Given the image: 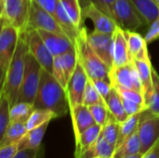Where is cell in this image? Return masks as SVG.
Here are the masks:
<instances>
[{"instance_id": "1", "label": "cell", "mask_w": 159, "mask_h": 158, "mask_svg": "<svg viewBox=\"0 0 159 158\" xmlns=\"http://www.w3.org/2000/svg\"><path fill=\"white\" fill-rule=\"evenodd\" d=\"M34 109L51 111L56 118L62 117L70 112L66 89L55 79L53 74L42 68L38 91L34 102Z\"/></svg>"}, {"instance_id": "2", "label": "cell", "mask_w": 159, "mask_h": 158, "mask_svg": "<svg viewBox=\"0 0 159 158\" xmlns=\"http://www.w3.org/2000/svg\"><path fill=\"white\" fill-rule=\"evenodd\" d=\"M29 52L27 32H20L18 46L12 61L1 84V94H4L13 106L18 102L19 92L25 72V60Z\"/></svg>"}, {"instance_id": "3", "label": "cell", "mask_w": 159, "mask_h": 158, "mask_svg": "<svg viewBox=\"0 0 159 158\" xmlns=\"http://www.w3.org/2000/svg\"><path fill=\"white\" fill-rule=\"evenodd\" d=\"M88 34L89 33L87 32V29L81 26L79 34L75 42L78 61L86 70L89 78L103 79L111 82L110 68L102 61L90 47L88 40Z\"/></svg>"}, {"instance_id": "4", "label": "cell", "mask_w": 159, "mask_h": 158, "mask_svg": "<svg viewBox=\"0 0 159 158\" xmlns=\"http://www.w3.org/2000/svg\"><path fill=\"white\" fill-rule=\"evenodd\" d=\"M33 0H0L1 25L9 24L26 32Z\"/></svg>"}, {"instance_id": "5", "label": "cell", "mask_w": 159, "mask_h": 158, "mask_svg": "<svg viewBox=\"0 0 159 158\" xmlns=\"http://www.w3.org/2000/svg\"><path fill=\"white\" fill-rule=\"evenodd\" d=\"M41 71V64L30 52H28L25 60V72L17 102H24L34 104L39 88Z\"/></svg>"}, {"instance_id": "6", "label": "cell", "mask_w": 159, "mask_h": 158, "mask_svg": "<svg viewBox=\"0 0 159 158\" xmlns=\"http://www.w3.org/2000/svg\"><path fill=\"white\" fill-rule=\"evenodd\" d=\"M20 31L9 24L1 25L0 33V77L3 83L14 57Z\"/></svg>"}, {"instance_id": "7", "label": "cell", "mask_w": 159, "mask_h": 158, "mask_svg": "<svg viewBox=\"0 0 159 158\" xmlns=\"http://www.w3.org/2000/svg\"><path fill=\"white\" fill-rule=\"evenodd\" d=\"M113 19L117 26L127 31H136L145 23L130 0H116Z\"/></svg>"}, {"instance_id": "8", "label": "cell", "mask_w": 159, "mask_h": 158, "mask_svg": "<svg viewBox=\"0 0 159 158\" xmlns=\"http://www.w3.org/2000/svg\"><path fill=\"white\" fill-rule=\"evenodd\" d=\"M138 133L142 142V154H145L159 141V115L148 109L141 114Z\"/></svg>"}, {"instance_id": "9", "label": "cell", "mask_w": 159, "mask_h": 158, "mask_svg": "<svg viewBox=\"0 0 159 158\" xmlns=\"http://www.w3.org/2000/svg\"><path fill=\"white\" fill-rule=\"evenodd\" d=\"M28 30H44L66 35L56 19L34 1H32L31 5L27 31Z\"/></svg>"}, {"instance_id": "10", "label": "cell", "mask_w": 159, "mask_h": 158, "mask_svg": "<svg viewBox=\"0 0 159 158\" xmlns=\"http://www.w3.org/2000/svg\"><path fill=\"white\" fill-rule=\"evenodd\" d=\"M26 32L28 34L29 52L37 60L42 68L52 74L54 56L49 51L37 30H28Z\"/></svg>"}, {"instance_id": "11", "label": "cell", "mask_w": 159, "mask_h": 158, "mask_svg": "<svg viewBox=\"0 0 159 158\" xmlns=\"http://www.w3.org/2000/svg\"><path fill=\"white\" fill-rule=\"evenodd\" d=\"M88 40L95 53L111 70L114 63V34L93 31L88 34Z\"/></svg>"}, {"instance_id": "12", "label": "cell", "mask_w": 159, "mask_h": 158, "mask_svg": "<svg viewBox=\"0 0 159 158\" xmlns=\"http://www.w3.org/2000/svg\"><path fill=\"white\" fill-rule=\"evenodd\" d=\"M88 80L89 75L84 67L82 66L81 62L78 61L75 70L72 77L70 78L66 88L70 110L78 104H83L84 93Z\"/></svg>"}, {"instance_id": "13", "label": "cell", "mask_w": 159, "mask_h": 158, "mask_svg": "<svg viewBox=\"0 0 159 158\" xmlns=\"http://www.w3.org/2000/svg\"><path fill=\"white\" fill-rule=\"evenodd\" d=\"M82 15L83 18H88L92 21L94 31L114 34L117 28V24L112 17L90 2L82 7Z\"/></svg>"}, {"instance_id": "14", "label": "cell", "mask_w": 159, "mask_h": 158, "mask_svg": "<svg viewBox=\"0 0 159 158\" xmlns=\"http://www.w3.org/2000/svg\"><path fill=\"white\" fill-rule=\"evenodd\" d=\"M40 34L41 37L43 38L45 44L48 47L51 54L56 56H61L67 52L68 50L75 47V44L72 40L64 34H59L44 30H37Z\"/></svg>"}, {"instance_id": "15", "label": "cell", "mask_w": 159, "mask_h": 158, "mask_svg": "<svg viewBox=\"0 0 159 158\" xmlns=\"http://www.w3.org/2000/svg\"><path fill=\"white\" fill-rule=\"evenodd\" d=\"M75 139H76L85 130L96 124L92 114L89 108L84 104H78L70 110Z\"/></svg>"}, {"instance_id": "16", "label": "cell", "mask_w": 159, "mask_h": 158, "mask_svg": "<svg viewBox=\"0 0 159 158\" xmlns=\"http://www.w3.org/2000/svg\"><path fill=\"white\" fill-rule=\"evenodd\" d=\"M137 71L139 73V76L141 79V83L143 86V95L144 98V102L147 107V104L151 99V96L154 91V83H153V66L149 60H133Z\"/></svg>"}, {"instance_id": "17", "label": "cell", "mask_w": 159, "mask_h": 158, "mask_svg": "<svg viewBox=\"0 0 159 158\" xmlns=\"http://www.w3.org/2000/svg\"><path fill=\"white\" fill-rule=\"evenodd\" d=\"M129 48V61L133 60H149V52L147 48V42L142 34L135 31L124 30Z\"/></svg>"}, {"instance_id": "18", "label": "cell", "mask_w": 159, "mask_h": 158, "mask_svg": "<svg viewBox=\"0 0 159 158\" xmlns=\"http://www.w3.org/2000/svg\"><path fill=\"white\" fill-rule=\"evenodd\" d=\"M129 61L128 42L125 32L119 26H117L114 34V63L113 67H119L125 65ZM112 67V68H113Z\"/></svg>"}, {"instance_id": "19", "label": "cell", "mask_w": 159, "mask_h": 158, "mask_svg": "<svg viewBox=\"0 0 159 158\" xmlns=\"http://www.w3.org/2000/svg\"><path fill=\"white\" fill-rule=\"evenodd\" d=\"M102 127L95 124L87 130H85L82 134H80L75 141V158H80V156L97 141L99 136L101 135Z\"/></svg>"}, {"instance_id": "20", "label": "cell", "mask_w": 159, "mask_h": 158, "mask_svg": "<svg viewBox=\"0 0 159 158\" xmlns=\"http://www.w3.org/2000/svg\"><path fill=\"white\" fill-rule=\"evenodd\" d=\"M48 123H46L38 128L28 130L25 135L21 138V140L18 142L19 151L25 149H36L42 145V141L46 130L48 129Z\"/></svg>"}, {"instance_id": "21", "label": "cell", "mask_w": 159, "mask_h": 158, "mask_svg": "<svg viewBox=\"0 0 159 158\" xmlns=\"http://www.w3.org/2000/svg\"><path fill=\"white\" fill-rule=\"evenodd\" d=\"M54 18L56 19V20L58 21V23L60 24V26L61 27V29L63 30L65 34L75 44L76 38H77V36L79 34L81 27L78 28V27L75 26V24L73 22V20H71L69 15L66 13L64 7H62V5L61 3V0L59 1V3L57 5V8H56Z\"/></svg>"}, {"instance_id": "22", "label": "cell", "mask_w": 159, "mask_h": 158, "mask_svg": "<svg viewBox=\"0 0 159 158\" xmlns=\"http://www.w3.org/2000/svg\"><path fill=\"white\" fill-rule=\"evenodd\" d=\"M146 24L150 25L159 18V5L157 0H130Z\"/></svg>"}, {"instance_id": "23", "label": "cell", "mask_w": 159, "mask_h": 158, "mask_svg": "<svg viewBox=\"0 0 159 158\" xmlns=\"http://www.w3.org/2000/svg\"><path fill=\"white\" fill-rule=\"evenodd\" d=\"M115 151L116 147L110 144L102 138V135H100L97 141L80 156V158H113Z\"/></svg>"}, {"instance_id": "24", "label": "cell", "mask_w": 159, "mask_h": 158, "mask_svg": "<svg viewBox=\"0 0 159 158\" xmlns=\"http://www.w3.org/2000/svg\"><path fill=\"white\" fill-rule=\"evenodd\" d=\"M131 68H132V61L119 67H113L110 70V79H111L112 86L114 87L117 85V86L132 88Z\"/></svg>"}, {"instance_id": "25", "label": "cell", "mask_w": 159, "mask_h": 158, "mask_svg": "<svg viewBox=\"0 0 159 158\" xmlns=\"http://www.w3.org/2000/svg\"><path fill=\"white\" fill-rule=\"evenodd\" d=\"M28 131L26 122H11L4 136L0 139V147L18 143Z\"/></svg>"}, {"instance_id": "26", "label": "cell", "mask_w": 159, "mask_h": 158, "mask_svg": "<svg viewBox=\"0 0 159 158\" xmlns=\"http://www.w3.org/2000/svg\"><path fill=\"white\" fill-rule=\"evenodd\" d=\"M139 153H142V142L139 133L136 131L132 136H130L126 142H124L116 149L113 158H123Z\"/></svg>"}, {"instance_id": "27", "label": "cell", "mask_w": 159, "mask_h": 158, "mask_svg": "<svg viewBox=\"0 0 159 158\" xmlns=\"http://www.w3.org/2000/svg\"><path fill=\"white\" fill-rule=\"evenodd\" d=\"M106 104L110 114L119 122H124L129 116L124 109V105L122 102V99L118 92L113 88L111 93L106 101Z\"/></svg>"}, {"instance_id": "28", "label": "cell", "mask_w": 159, "mask_h": 158, "mask_svg": "<svg viewBox=\"0 0 159 158\" xmlns=\"http://www.w3.org/2000/svg\"><path fill=\"white\" fill-rule=\"evenodd\" d=\"M142 113L130 115L124 122L120 123V131H119V136H118V140L116 143V148L120 146L124 142H126L136 131H138V127H139V122H140V117H141Z\"/></svg>"}, {"instance_id": "29", "label": "cell", "mask_w": 159, "mask_h": 158, "mask_svg": "<svg viewBox=\"0 0 159 158\" xmlns=\"http://www.w3.org/2000/svg\"><path fill=\"white\" fill-rule=\"evenodd\" d=\"M120 131V123L110 114L106 123L102 126L101 135L110 144L116 148V143Z\"/></svg>"}, {"instance_id": "30", "label": "cell", "mask_w": 159, "mask_h": 158, "mask_svg": "<svg viewBox=\"0 0 159 158\" xmlns=\"http://www.w3.org/2000/svg\"><path fill=\"white\" fill-rule=\"evenodd\" d=\"M34 110V104L24 102H16L10 108V119L11 122H27L33 111Z\"/></svg>"}, {"instance_id": "31", "label": "cell", "mask_w": 159, "mask_h": 158, "mask_svg": "<svg viewBox=\"0 0 159 158\" xmlns=\"http://www.w3.org/2000/svg\"><path fill=\"white\" fill-rule=\"evenodd\" d=\"M61 58V66L64 72V75L66 78L67 83L69 82L70 78L72 77L75 67L77 65L78 62V56H77V51L75 48V46L74 48L68 50L67 52H65L64 54L60 56Z\"/></svg>"}, {"instance_id": "32", "label": "cell", "mask_w": 159, "mask_h": 158, "mask_svg": "<svg viewBox=\"0 0 159 158\" xmlns=\"http://www.w3.org/2000/svg\"><path fill=\"white\" fill-rule=\"evenodd\" d=\"M54 118H56V116L51 111L44 109H34L30 115L28 121L26 122L27 129L30 130L38 128L46 123L50 122Z\"/></svg>"}, {"instance_id": "33", "label": "cell", "mask_w": 159, "mask_h": 158, "mask_svg": "<svg viewBox=\"0 0 159 158\" xmlns=\"http://www.w3.org/2000/svg\"><path fill=\"white\" fill-rule=\"evenodd\" d=\"M61 3L75 26L80 28L83 15L79 0H61Z\"/></svg>"}, {"instance_id": "34", "label": "cell", "mask_w": 159, "mask_h": 158, "mask_svg": "<svg viewBox=\"0 0 159 158\" xmlns=\"http://www.w3.org/2000/svg\"><path fill=\"white\" fill-rule=\"evenodd\" d=\"M10 102L7 98L0 93V139L4 136L7 129L11 123Z\"/></svg>"}, {"instance_id": "35", "label": "cell", "mask_w": 159, "mask_h": 158, "mask_svg": "<svg viewBox=\"0 0 159 158\" xmlns=\"http://www.w3.org/2000/svg\"><path fill=\"white\" fill-rule=\"evenodd\" d=\"M98 103H106V102L100 95V93L97 90V88H95L92 80L90 78H89L87 86H86L85 93H84L83 104L86 106H91V105L98 104Z\"/></svg>"}, {"instance_id": "36", "label": "cell", "mask_w": 159, "mask_h": 158, "mask_svg": "<svg viewBox=\"0 0 159 158\" xmlns=\"http://www.w3.org/2000/svg\"><path fill=\"white\" fill-rule=\"evenodd\" d=\"M153 83H154V91L147 104V109L154 115H159V74L154 67H153Z\"/></svg>"}, {"instance_id": "37", "label": "cell", "mask_w": 159, "mask_h": 158, "mask_svg": "<svg viewBox=\"0 0 159 158\" xmlns=\"http://www.w3.org/2000/svg\"><path fill=\"white\" fill-rule=\"evenodd\" d=\"M92 116L96 122V124L100 125V126H103L110 115V112L108 110L107 104L106 103H98V104H94L91 106H89Z\"/></svg>"}, {"instance_id": "38", "label": "cell", "mask_w": 159, "mask_h": 158, "mask_svg": "<svg viewBox=\"0 0 159 158\" xmlns=\"http://www.w3.org/2000/svg\"><path fill=\"white\" fill-rule=\"evenodd\" d=\"M117 92L118 94L122 97V98H125L127 100H129V101H132V102H135L139 104H142V105H145V102H144V98H143V93L135 90V89H132V88H125V87H121V86H114L113 87Z\"/></svg>"}, {"instance_id": "39", "label": "cell", "mask_w": 159, "mask_h": 158, "mask_svg": "<svg viewBox=\"0 0 159 158\" xmlns=\"http://www.w3.org/2000/svg\"><path fill=\"white\" fill-rule=\"evenodd\" d=\"M53 76L55 77V79L66 89L67 88V81L64 75V72L61 66V58L60 56H56L54 57V63H53V72H52Z\"/></svg>"}, {"instance_id": "40", "label": "cell", "mask_w": 159, "mask_h": 158, "mask_svg": "<svg viewBox=\"0 0 159 158\" xmlns=\"http://www.w3.org/2000/svg\"><path fill=\"white\" fill-rule=\"evenodd\" d=\"M91 80H92L95 88L99 91L100 95L102 96V98L106 102V101H107V99L111 93V90L113 88L111 82H108L106 80H103V79H91Z\"/></svg>"}, {"instance_id": "41", "label": "cell", "mask_w": 159, "mask_h": 158, "mask_svg": "<svg viewBox=\"0 0 159 158\" xmlns=\"http://www.w3.org/2000/svg\"><path fill=\"white\" fill-rule=\"evenodd\" d=\"M45 146L41 145L36 149H25L19 151L13 158H45Z\"/></svg>"}, {"instance_id": "42", "label": "cell", "mask_w": 159, "mask_h": 158, "mask_svg": "<svg viewBox=\"0 0 159 158\" xmlns=\"http://www.w3.org/2000/svg\"><path fill=\"white\" fill-rule=\"evenodd\" d=\"M121 99H122V102H123V105H124V109H125L128 116H130V115H136V114H140V113H142V112H143L144 110L147 109L146 106L139 104V103H137L135 102L127 100V99L122 98V97H121Z\"/></svg>"}, {"instance_id": "43", "label": "cell", "mask_w": 159, "mask_h": 158, "mask_svg": "<svg viewBox=\"0 0 159 158\" xmlns=\"http://www.w3.org/2000/svg\"><path fill=\"white\" fill-rule=\"evenodd\" d=\"M89 2L94 4L97 7L114 18V8L116 0H89Z\"/></svg>"}, {"instance_id": "44", "label": "cell", "mask_w": 159, "mask_h": 158, "mask_svg": "<svg viewBox=\"0 0 159 158\" xmlns=\"http://www.w3.org/2000/svg\"><path fill=\"white\" fill-rule=\"evenodd\" d=\"M147 44L152 43L155 40L159 39V18H157L156 20H154L151 24L150 27L144 36Z\"/></svg>"}, {"instance_id": "45", "label": "cell", "mask_w": 159, "mask_h": 158, "mask_svg": "<svg viewBox=\"0 0 159 158\" xmlns=\"http://www.w3.org/2000/svg\"><path fill=\"white\" fill-rule=\"evenodd\" d=\"M33 1H34L42 8H44L45 10L49 12L54 17L55 12H56V8H57V5H58L60 0H33Z\"/></svg>"}, {"instance_id": "46", "label": "cell", "mask_w": 159, "mask_h": 158, "mask_svg": "<svg viewBox=\"0 0 159 158\" xmlns=\"http://www.w3.org/2000/svg\"><path fill=\"white\" fill-rule=\"evenodd\" d=\"M19 152L18 143L1 146L0 147V158H13Z\"/></svg>"}, {"instance_id": "47", "label": "cell", "mask_w": 159, "mask_h": 158, "mask_svg": "<svg viewBox=\"0 0 159 158\" xmlns=\"http://www.w3.org/2000/svg\"><path fill=\"white\" fill-rule=\"evenodd\" d=\"M142 158H159V141L145 154H143Z\"/></svg>"}, {"instance_id": "48", "label": "cell", "mask_w": 159, "mask_h": 158, "mask_svg": "<svg viewBox=\"0 0 159 158\" xmlns=\"http://www.w3.org/2000/svg\"><path fill=\"white\" fill-rule=\"evenodd\" d=\"M143 156V154L142 153H139V154H136V155H131V156H125L123 158H142Z\"/></svg>"}, {"instance_id": "49", "label": "cell", "mask_w": 159, "mask_h": 158, "mask_svg": "<svg viewBox=\"0 0 159 158\" xmlns=\"http://www.w3.org/2000/svg\"><path fill=\"white\" fill-rule=\"evenodd\" d=\"M96 158H107V157H96Z\"/></svg>"}, {"instance_id": "50", "label": "cell", "mask_w": 159, "mask_h": 158, "mask_svg": "<svg viewBox=\"0 0 159 158\" xmlns=\"http://www.w3.org/2000/svg\"><path fill=\"white\" fill-rule=\"evenodd\" d=\"M157 3H159V0H157Z\"/></svg>"}, {"instance_id": "51", "label": "cell", "mask_w": 159, "mask_h": 158, "mask_svg": "<svg viewBox=\"0 0 159 158\" xmlns=\"http://www.w3.org/2000/svg\"><path fill=\"white\" fill-rule=\"evenodd\" d=\"M158 5H159V3H158Z\"/></svg>"}]
</instances>
